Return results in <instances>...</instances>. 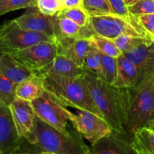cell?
Returning <instances> with one entry per match:
<instances>
[{
	"label": "cell",
	"instance_id": "1",
	"mask_svg": "<svg viewBox=\"0 0 154 154\" xmlns=\"http://www.w3.org/2000/svg\"><path fill=\"white\" fill-rule=\"evenodd\" d=\"M83 78L93 102L99 108L103 118L114 131L119 133L127 134L126 132V123L129 89L119 88L111 85L95 76L93 74L84 70Z\"/></svg>",
	"mask_w": 154,
	"mask_h": 154
},
{
	"label": "cell",
	"instance_id": "2",
	"mask_svg": "<svg viewBox=\"0 0 154 154\" xmlns=\"http://www.w3.org/2000/svg\"><path fill=\"white\" fill-rule=\"evenodd\" d=\"M87 154L90 149L83 142L81 136L70 137L36 117L34 138L31 143L21 139L18 153Z\"/></svg>",
	"mask_w": 154,
	"mask_h": 154
},
{
	"label": "cell",
	"instance_id": "3",
	"mask_svg": "<svg viewBox=\"0 0 154 154\" xmlns=\"http://www.w3.org/2000/svg\"><path fill=\"white\" fill-rule=\"evenodd\" d=\"M39 79L45 91L63 106L90 111L103 117L93 102L83 75L78 77L48 75Z\"/></svg>",
	"mask_w": 154,
	"mask_h": 154
},
{
	"label": "cell",
	"instance_id": "4",
	"mask_svg": "<svg viewBox=\"0 0 154 154\" xmlns=\"http://www.w3.org/2000/svg\"><path fill=\"white\" fill-rule=\"evenodd\" d=\"M154 117V75L145 77L133 89H129L126 132L132 135L147 126Z\"/></svg>",
	"mask_w": 154,
	"mask_h": 154
},
{
	"label": "cell",
	"instance_id": "5",
	"mask_svg": "<svg viewBox=\"0 0 154 154\" xmlns=\"http://www.w3.org/2000/svg\"><path fill=\"white\" fill-rule=\"evenodd\" d=\"M90 22L96 34L110 39H114L120 35L153 38L138 23L137 17L132 19H128L119 15L110 14L90 17Z\"/></svg>",
	"mask_w": 154,
	"mask_h": 154
},
{
	"label": "cell",
	"instance_id": "6",
	"mask_svg": "<svg viewBox=\"0 0 154 154\" xmlns=\"http://www.w3.org/2000/svg\"><path fill=\"white\" fill-rule=\"evenodd\" d=\"M45 41L55 40L42 33L24 29L14 19L5 21L0 26V52L4 54H14Z\"/></svg>",
	"mask_w": 154,
	"mask_h": 154
},
{
	"label": "cell",
	"instance_id": "7",
	"mask_svg": "<svg viewBox=\"0 0 154 154\" xmlns=\"http://www.w3.org/2000/svg\"><path fill=\"white\" fill-rule=\"evenodd\" d=\"M36 117L70 137L81 136L70 130L67 108L56 101L47 91L32 102Z\"/></svg>",
	"mask_w": 154,
	"mask_h": 154
},
{
	"label": "cell",
	"instance_id": "8",
	"mask_svg": "<svg viewBox=\"0 0 154 154\" xmlns=\"http://www.w3.org/2000/svg\"><path fill=\"white\" fill-rule=\"evenodd\" d=\"M67 114L75 131L90 141L91 146L114 131L103 117L90 111H80L78 114H74L67 110Z\"/></svg>",
	"mask_w": 154,
	"mask_h": 154
},
{
	"label": "cell",
	"instance_id": "9",
	"mask_svg": "<svg viewBox=\"0 0 154 154\" xmlns=\"http://www.w3.org/2000/svg\"><path fill=\"white\" fill-rule=\"evenodd\" d=\"M57 54L58 49L55 41H45L10 55L35 73L51 63Z\"/></svg>",
	"mask_w": 154,
	"mask_h": 154
},
{
	"label": "cell",
	"instance_id": "10",
	"mask_svg": "<svg viewBox=\"0 0 154 154\" xmlns=\"http://www.w3.org/2000/svg\"><path fill=\"white\" fill-rule=\"evenodd\" d=\"M14 121L21 139L31 143L34 138L36 115L32 102L16 98L9 105Z\"/></svg>",
	"mask_w": 154,
	"mask_h": 154
},
{
	"label": "cell",
	"instance_id": "11",
	"mask_svg": "<svg viewBox=\"0 0 154 154\" xmlns=\"http://www.w3.org/2000/svg\"><path fill=\"white\" fill-rule=\"evenodd\" d=\"M20 144L10 108L0 102V154L18 153Z\"/></svg>",
	"mask_w": 154,
	"mask_h": 154
},
{
	"label": "cell",
	"instance_id": "12",
	"mask_svg": "<svg viewBox=\"0 0 154 154\" xmlns=\"http://www.w3.org/2000/svg\"><path fill=\"white\" fill-rule=\"evenodd\" d=\"M124 54L134 63L138 70V84L145 77L154 75L153 39H147Z\"/></svg>",
	"mask_w": 154,
	"mask_h": 154
},
{
	"label": "cell",
	"instance_id": "13",
	"mask_svg": "<svg viewBox=\"0 0 154 154\" xmlns=\"http://www.w3.org/2000/svg\"><path fill=\"white\" fill-rule=\"evenodd\" d=\"M14 20L24 29L42 33L55 40V16L46 15L36 8L26 11Z\"/></svg>",
	"mask_w": 154,
	"mask_h": 154
},
{
	"label": "cell",
	"instance_id": "14",
	"mask_svg": "<svg viewBox=\"0 0 154 154\" xmlns=\"http://www.w3.org/2000/svg\"><path fill=\"white\" fill-rule=\"evenodd\" d=\"M58 54L72 60L75 64L83 69L86 57L91 48L89 39L78 37H63L55 41Z\"/></svg>",
	"mask_w": 154,
	"mask_h": 154
},
{
	"label": "cell",
	"instance_id": "15",
	"mask_svg": "<svg viewBox=\"0 0 154 154\" xmlns=\"http://www.w3.org/2000/svg\"><path fill=\"white\" fill-rule=\"evenodd\" d=\"M125 135L113 131L108 136L105 137L92 146L90 153L95 154H128L134 153L130 147V140L123 138Z\"/></svg>",
	"mask_w": 154,
	"mask_h": 154
},
{
	"label": "cell",
	"instance_id": "16",
	"mask_svg": "<svg viewBox=\"0 0 154 154\" xmlns=\"http://www.w3.org/2000/svg\"><path fill=\"white\" fill-rule=\"evenodd\" d=\"M83 74L84 69L77 66L72 60L60 54H57L55 59L43 69L35 72L36 78H42L48 75L78 77Z\"/></svg>",
	"mask_w": 154,
	"mask_h": 154
},
{
	"label": "cell",
	"instance_id": "17",
	"mask_svg": "<svg viewBox=\"0 0 154 154\" xmlns=\"http://www.w3.org/2000/svg\"><path fill=\"white\" fill-rule=\"evenodd\" d=\"M1 72L17 85L23 81L36 78L34 72L21 64L10 54H4Z\"/></svg>",
	"mask_w": 154,
	"mask_h": 154
},
{
	"label": "cell",
	"instance_id": "18",
	"mask_svg": "<svg viewBox=\"0 0 154 154\" xmlns=\"http://www.w3.org/2000/svg\"><path fill=\"white\" fill-rule=\"evenodd\" d=\"M138 73L132 61L121 54L117 57V76L113 84L123 89H133L138 85Z\"/></svg>",
	"mask_w": 154,
	"mask_h": 154
},
{
	"label": "cell",
	"instance_id": "19",
	"mask_svg": "<svg viewBox=\"0 0 154 154\" xmlns=\"http://www.w3.org/2000/svg\"><path fill=\"white\" fill-rule=\"evenodd\" d=\"M130 147L134 153L154 154V130L143 126L132 133Z\"/></svg>",
	"mask_w": 154,
	"mask_h": 154
},
{
	"label": "cell",
	"instance_id": "20",
	"mask_svg": "<svg viewBox=\"0 0 154 154\" xmlns=\"http://www.w3.org/2000/svg\"><path fill=\"white\" fill-rule=\"evenodd\" d=\"M45 89L39 78L28 80L17 84L16 87V97L23 100L32 102L42 96Z\"/></svg>",
	"mask_w": 154,
	"mask_h": 154
},
{
	"label": "cell",
	"instance_id": "21",
	"mask_svg": "<svg viewBox=\"0 0 154 154\" xmlns=\"http://www.w3.org/2000/svg\"><path fill=\"white\" fill-rule=\"evenodd\" d=\"M55 16V41L63 37H78L81 26L68 17Z\"/></svg>",
	"mask_w": 154,
	"mask_h": 154
},
{
	"label": "cell",
	"instance_id": "22",
	"mask_svg": "<svg viewBox=\"0 0 154 154\" xmlns=\"http://www.w3.org/2000/svg\"><path fill=\"white\" fill-rule=\"evenodd\" d=\"M90 45L100 54L112 57H117L122 54L113 39L94 34L89 38Z\"/></svg>",
	"mask_w": 154,
	"mask_h": 154
},
{
	"label": "cell",
	"instance_id": "23",
	"mask_svg": "<svg viewBox=\"0 0 154 154\" xmlns=\"http://www.w3.org/2000/svg\"><path fill=\"white\" fill-rule=\"evenodd\" d=\"M101 54L102 60V78L108 84H113L117 76V58Z\"/></svg>",
	"mask_w": 154,
	"mask_h": 154
},
{
	"label": "cell",
	"instance_id": "24",
	"mask_svg": "<svg viewBox=\"0 0 154 154\" xmlns=\"http://www.w3.org/2000/svg\"><path fill=\"white\" fill-rule=\"evenodd\" d=\"M81 7L90 17L112 14L107 0H82Z\"/></svg>",
	"mask_w": 154,
	"mask_h": 154
},
{
	"label": "cell",
	"instance_id": "25",
	"mask_svg": "<svg viewBox=\"0 0 154 154\" xmlns=\"http://www.w3.org/2000/svg\"><path fill=\"white\" fill-rule=\"evenodd\" d=\"M56 15L61 17L69 18L81 27L87 25L90 20V16L81 6L75 8H64Z\"/></svg>",
	"mask_w": 154,
	"mask_h": 154
},
{
	"label": "cell",
	"instance_id": "26",
	"mask_svg": "<svg viewBox=\"0 0 154 154\" xmlns=\"http://www.w3.org/2000/svg\"><path fill=\"white\" fill-rule=\"evenodd\" d=\"M17 84L0 72V102L10 105L16 99Z\"/></svg>",
	"mask_w": 154,
	"mask_h": 154
},
{
	"label": "cell",
	"instance_id": "27",
	"mask_svg": "<svg viewBox=\"0 0 154 154\" xmlns=\"http://www.w3.org/2000/svg\"><path fill=\"white\" fill-rule=\"evenodd\" d=\"M83 69L93 74L99 78H102V60L101 54L91 46L86 57Z\"/></svg>",
	"mask_w": 154,
	"mask_h": 154
},
{
	"label": "cell",
	"instance_id": "28",
	"mask_svg": "<svg viewBox=\"0 0 154 154\" xmlns=\"http://www.w3.org/2000/svg\"><path fill=\"white\" fill-rule=\"evenodd\" d=\"M147 39L153 38H147L138 37V36L129 35H120L117 36L113 41L114 42L115 45L120 50L122 54L128 52L132 49L135 48L140 44L143 43Z\"/></svg>",
	"mask_w": 154,
	"mask_h": 154
},
{
	"label": "cell",
	"instance_id": "29",
	"mask_svg": "<svg viewBox=\"0 0 154 154\" xmlns=\"http://www.w3.org/2000/svg\"><path fill=\"white\" fill-rule=\"evenodd\" d=\"M35 6L36 0H0V16L14 11Z\"/></svg>",
	"mask_w": 154,
	"mask_h": 154
},
{
	"label": "cell",
	"instance_id": "30",
	"mask_svg": "<svg viewBox=\"0 0 154 154\" xmlns=\"http://www.w3.org/2000/svg\"><path fill=\"white\" fill-rule=\"evenodd\" d=\"M36 8L42 13L54 16L63 8L62 0H36Z\"/></svg>",
	"mask_w": 154,
	"mask_h": 154
},
{
	"label": "cell",
	"instance_id": "31",
	"mask_svg": "<svg viewBox=\"0 0 154 154\" xmlns=\"http://www.w3.org/2000/svg\"><path fill=\"white\" fill-rule=\"evenodd\" d=\"M129 13L135 17L154 13L153 0H138L132 5L128 6Z\"/></svg>",
	"mask_w": 154,
	"mask_h": 154
},
{
	"label": "cell",
	"instance_id": "32",
	"mask_svg": "<svg viewBox=\"0 0 154 154\" xmlns=\"http://www.w3.org/2000/svg\"><path fill=\"white\" fill-rule=\"evenodd\" d=\"M107 1L109 4L112 14H114L119 15L128 19H132L135 17L129 13L128 6L124 0H107Z\"/></svg>",
	"mask_w": 154,
	"mask_h": 154
},
{
	"label": "cell",
	"instance_id": "33",
	"mask_svg": "<svg viewBox=\"0 0 154 154\" xmlns=\"http://www.w3.org/2000/svg\"><path fill=\"white\" fill-rule=\"evenodd\" d=\"M138 23L153 38L154 33V13L137 17Z\"/></svg>",
	"mask_w": 154,
	"mask_h": 154
},
{
	"label": "cell",
	"instance_id": "34",
	"mask_svg": "<svg viewBox=\"0 0 154 154\" xmlns=\"http://www.w3.org/2000/svg\"><path fill=\"white\" fill-rule=\"evenodd\" d=\"M82 0H64L63 3V8H75L81 6Z\"/></svg>",
	"mask_w": 154,
	"mask_h": 154
},
{
	"label": "cell",
	"instance_id": "35",
	"mask_svg": "<svg viewBox=\"0 0 154 154\" xmlns=\"http://www.w3.org/2000/svg\"><path fill=\"white\" fill-rule=\"evenodd\" d=\"M124 1L125 2H126V4L127 5V6H129L133 5L134 3H135L137 1H138V0H124Z\"/></svg>",
	"mask_w": 154,
	"mask_h": 154
},
{
	"label": "cell",
	"instance_id": "36",
	"mask_svg": "<svg viewBox=\"0 0 154 154\" xmlns=\"http://www.w3.org/2000/svg\"><path fill=\"white\" fill-rule=\"evenodd\" d=\"M147 126V127L150 128V129H152L153 130H154V117L153 119H152L151 120H150V122H149Z\"/></svg>",
	"mask_w": 154,
	"mask_h": 154
},
{
	"label": "cell",
	"instance_id": "37",
	"mask_svg": "<svg viewBox=\"0 0 154 154\" xmlns=\"http://www.w3.org/2000/svg\"><path fill=\"white\" fill-rule=\"evenodd\" d=\"M4 56V54L0 52V72H1V68H2V57Z\"/></svg>",
	"mask_w": 154,
	"mask_h": 154
},
{
	"label": "cell",
	"instance_id": "38",
	"mask_svg": "<svg viewBox=\"0 0 154 154\" xmlns=\"http://www.w3.org/2000/svg\"><path fill=\"white\" fill-rule=\"evenodd\" d=\"M153 39L154 40V33H153Z\"/></svg>",
	"mask_w": 154,
	"mask_h": 154
},
{
	"label": "cell",
	"instance_id": "39",
	"mask_svg": "<svg viewBox=\"0 0 154 154\" xmlns=\"http://www.w3.org/2000/svg\"><path fill=\"white\" fill-rule=\"evenodd\" d=\"M62 1H63H63H64V0H62Z\"/></svg>",
	"mask_w": 154,
	"mask_h": 154
},
{
	"label": "cell",
	"instance_id": "40",
	"mask_svg": "<svg viewBox=\"0 0 154 154\" xmlns=\"http://www.w3.org/2000/svg\"><path fill=\"white\" fill-rule=\"evenodd\" d=\"M153 1H154V0H153Z\"/></svg>",
	"mask_w": 154,
	"mask_h": 154
}]
</instances>
